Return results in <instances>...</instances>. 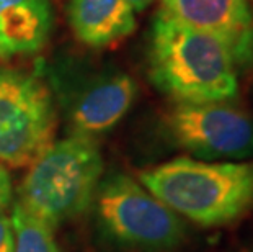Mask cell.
Listing matches in <instances>:
<instances>
[{
    "instance_id": "cell-1",
    "label": "cell",
    "mask_w": 253,
    "mask_h": 252,
    "mask_svg": "<svg viewBox=\"0 0 253 252\" xmlns=\"http://www.w3.org/2000/svg\"><path fill=\"white\" fill-rule=\"evenodd\" d=\"M149 79L173 103L230 101L239 67L222 41L157 12L149 38Z\"/></svg>"
},
{
    "instance_id": "cell-2",
    "label": "cell",
    "mask_w": 253,
    "mask_h": 252,
    "mask_svg": "<svg viewBox=\"0 0 253 252\" xmlns=\"http://www.w3.org/2000/svg\"><path fill=\"white\" fill-rule=\"evenodd\" d=\"M139 182L181 219L201 228L235 224L253 211V160L183 155L142 170Z\"/></svg>"
},
{
    "instance_id": "cell-3",
    "label": "cell",
    "mask_w": 253,
    "mask_h": 252,
    "mask_svg": "<svg viewBox=\"0 0 253 252\" xmlns=\"http://www.w3.org/2000/svg\"><path fill=\"white\" fill-rule=\"evenodd\" d=\"M101 179L98 143L67 135L28 165L13 203L56 231L90 210Z\"/></svg>"
},
{
    "instance_id": "cell-4",
    "label": "cell",
    "mask_w": 253,
    "mask_h": 252,
    "mask_svg": "<svg viewBox=\"0 0 253 252\" xmlns=\"http://www.w3.org/2000/svg\"><path fill=\"white\" fill-rule=\"evenodd\" d=\"M90 210L100 234L116 248L171 252L186 239L185 219L126 174L101 179Z\"/></svg>"
},
{
    "instance_id": "cell-5",
    "label": "cell",
    "mask_w": 253,
    "mask_h": 252,
    "mask_svg": "<svg viewBox=\"0 0 253 252\" xmlns=\"http://www.w3.org/2000/svg\"><path fill=\"white\" fill-rule=\"evenodd\" d=\"M57 106L41 72L0 69V164L28 167L54 143Z\"/></svg>"
},
{
    "instance_id": "cell-6",
    "label": "cell",
    "mask_w": 253,
    "mask_h": 252,
    "mask_svg": "<svg viewBox=\"0 0 253 252\" xmlns=\"http://www.w3.org/2000/svg\"><path fill=\"white\" fill-rule=\"evenodd\" d=\"M46 79L69 135L95 141L127 115L137 97L136 80L118 69L87 71L67 66L49 71Z\"/></svg>"
},
{
    "instance_id": "cell-7",
    "label": "cell",
    "mask_w": 253,
    "mask_h": 252,
    "mask_svg": "<svg viewBox=\"0 0 253 252\" xmlns=\"http://www.w3.org/2000/svg\"><path fill=\"white\" fill-rule=\"evenodd\" d=\"M173 146L201 160H242L253 155V116L230 101L175 103L164 115Z\"/></svg>"
},
{
    "instance_id": "cell-8",
    "label": "cell",
    "mask_w": 253,
    "mask_h": 252,
    "mask_svg": "<svg viewBox=\"0 0 253 252\" xmlns=\"http://www.w3.org/2000/svg\"><path fill=\"white\" fill-rule=\"evenodd\" d=\"M159 12L222 41L239 69L253 64V10L249 0H160Z\"/></svg>"
},
{
    "instance_id": "cell-9",
    "label": "cell",
    "mask_w": 253,
    "mask_h": 252,
    "mask_svg": "<svg viewBox=\"0 0 253 252\" xmlns=\"http://www.w3.org/2000/svg\"><path fill=\"white\" fill-rule=\"evenodd\" d=\"M51 0H0V59L40 51L49 40Z\"/></svg>"
},
{
    "instance_id": "cell-10",
    "label": "cell",
    "mask_w": 253,
    "mask_h": 252,
    "mask_svg": "<svg viewBox=\"0 0 253 252\" xmlns=\"http://www.w3.org/2000/svg\"><path fill=\"white\" fill-rule=\"evenodd\" d=\"M136 12L127 0H71L69 23L75 38L90 48H105L136 30Z\"/></svg>"
},
{
    "instance_id": "cell-11",
    "label": "cell",
    "mask_w": 253,
    "mask_h": 252,
    "mask_svg": "<svg viewBox=\"0 0 253 252\" xmlns=\"http://www.w3.org/2000/svg\"><path fill=\"white\" fill-rule=\"evenodd\" d=\"M10 218H12L15 233L13 252H62L54 229L33 218L17 203L12 205Z\"/></svg>"
},
{
    "instance_id": "cell-12",
    "label": "cell",
    "mask_w": 253,
    "mask_h": 252,
    "mask_svg": "<svg viewBox=\"0 0 253 252\" xmlns=\"http://www.w3.org/2000/svg\"><path fill=\"white\" fill-rule=\"evenodd\" d=\"M13 205L12 179L5 165L0 164V213H7Z\"/></svg>"
},
{
    "instance_id": "cell-13",
    "label": "cell",
    "mask_w": 253,
    "mask_h": 252,
    "mask_svg": "<svg viewBox=\"0 0 253 252\" xmlns=\"http://www.w3.org/2000/svg\"><path fill=\"white\" fill-rule=\"evenodd\" d=\"M15 233L10 214L0 213V252H13Z\"/></svg>"
},
{
    "instance_id": "cell-14",
    "label": "cell",
    "mask_w": 253,
    "mask_h": 252,
    "mask_svg": "<svg viewBox=\"0 0 253 252\" xmlns=\"http://www.w3.org/2000/svg\"><path fill=\"white\" fill-rule=\"evenodd\" d=\"M127 2L132 7L134 12H142V10L147 8L154 0H127Z\"/></svg>"
},
{
    "instance_id": "cell-15",
    "label": "cell",
    "mask_w": 253,
    "mask_h": 252,
    "mask_svg": "<svg viewBox=\"0 0 253 252\" xmlns=\"http://www.w3.org/2000/svg\"><path fill=\"white\" fill-rule=\"evenodd\" d=\"M252 252H253V251H252Z\"/></svg>"
}]
</instances>
